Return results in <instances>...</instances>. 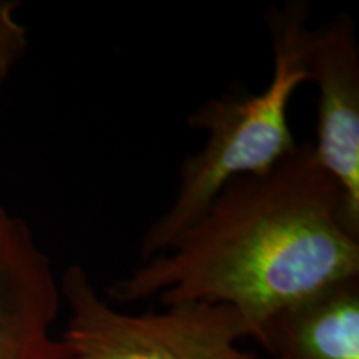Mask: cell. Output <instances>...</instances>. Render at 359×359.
<instances>
[{"mask_svg":"<svg viewBox=\"0 0 359 359\" xmlns=\"http://www.w3.org/2000/svg\"><path fill=\"white\" fill-rule=\"evenodd\" d=\"M308 19L302 0L269 8L273 75L264 90H228L188 116V127L206 133L205 145L183 160L172 203L143 236L140 263L167 251L231 180L266 173L299 147L288 114L296 88L308 82Z\"/></svg>","mask_w":359,"mask_h":359,"instance_id":"cell-2","label":"cell"},{"mask_svg":"<svg viewBox=\"0 0 359 359\" xmlns=\"http://www.w3.org/2000/svg\"><path fill=\"white\" fill-rule=\"evenodd\" d=\"M8 218H11V215H8V213L6 212V208H4V206L0 205V233H2L4 226H6V224H7Z\"/></svg>","mask_w":359,"mask_h":359,"instance_id":"cell-8","label":"cell"},{"mask_svg":"<svg viewBox=\"0 0 359 359\" xmlns=\"http://www.w3.org/2000/svg\"><path fill=\"white\" fill-rule=\"evenodd\" d=\"M308 82L318 88L313 154L346 200L359 228V42L356 24L336 13L308 35Z\"/></svg>","mask_w":359,"mask_h":359,"instance_id":"cell-4","label":"cell"},{"mask_svg":"<svg viewBox=\"0 0 359 359\" xmlns=\"http://www.w3.org/2000/svg\"><path fill=\"white\" fill-rule=\"evenodd\" d=\"M20 4L0 0V90L29 48V32L17 19Z\"/></svg>","mask_w":359,"mask_h":359,"instance_id":"cell-7","label":"cell"},{"mask_svg":"<svg viewBox=\"0 0 359 359\" xmlns=\"http://www.w3.org/2000/svg\"><path fill=\"white\" fill-rule=\"evenodd\" d=\"M351 276H359V228L304 143L269 172L231 180L167 251L111 285L107 299L224 304L259 343L273 316Z\"/></svg>","mask_w":359,"mask_h":359,"instance_id":"cell-1","label":"cell"},{"mask_svg":"<svg viewBox=\"0 0 359 359\" xmlns=\"http://www.w3.org/2000/svg\"><path fill=\"white\" fill-rule=\"evenodd\" d=\"M268 359H359V276L327 285L264 327Z\"/></svg>","mask_w":359,"mask_h":359,"instance_id":"cell-6","label":"cell"},{"mask_svg":"<svg viewBox=\"0 0 359 359\" xmlns=\"http://www.w3.org/2000/svg\"><path fill=\"white\" fill-rule=\"evenodd\" d=\"M69 309L60 339L70 359H263L238 346L243 320L224 304L177 303L132 314L98 293L87 269L72 264L60 278Z\"/></svg>","mask_w":359,"mask_h":359,"instance_id":"cell-3","label":"cell"},{"mask_svg":"<svg viewBox=\"0 0 359 359\" xmlns=\"http://www.w3.org/2000/svg\"><path fill=\"white\" fill-rule=\"evenodd\" d=\"M60 304L50 258L25 219L11 217L0 233V359H70L52 333Z\"/></svg>","mask_w":359,"mask_h":359,"instance_id":"cell-5","label":"cell"}]
</instances>
